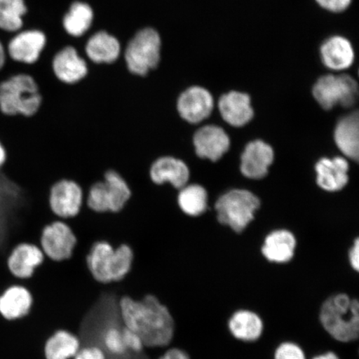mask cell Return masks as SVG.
I'll return each mask as SVG.
<instances>
[{
	"label": "cell",
	"mask_w": 359,
	"mask_h": 359,
	"mask_svg": "<svg viewBox=\"0 0 359 359\" xmlns=\"http://www.w3.org/2000/svg\"><path fill=\"white\" fill-rule=\"evenodd\" d=\"M118 309L124 327L140 336L145 347H164L172 342L173 318L155 296L147 295L140 300L124 296Z\"/></svg>",
	"instance_id": "obj_1"
},
{
	"label": "cell",
	"mask_w": 359,
	"mask_h": 359,
	"mask_svg": "<svg viewBox=\"0 0 359 359\" xmlns=\"http://www.w3.org/2000/svg\"><path fill=\"white\" fill-rule=\"evenodd\" d=\"M133 262L131 247L122 244L114 248L104 241L94 243L86 257L89 276L104 285L123 280L131 273Z\"/></svg>",
	"instance_id": "obj_2"
},
{
	"label": "cell",
	"mask_w": 359,
	"mask_h": 359,
	"mask_svg": "<svg viewBox=\"0 0 359 359\" xmlns=\"http://www.w3.org/2000/svg\"><path fill=\"white\" fill-rule=\"evenodd\" d=\"M320 324L332 338L341 343H350L358 338L359 303L346 294H336L323 303Z\"/></svg>",
	"instance_id": "obj_3"
},
{
	"label": "cell",
	"mask_w": 359,
	"mask_h": 359,
	"mask_svg": "<svg viewBox=\"0 0 359 359\" xmlns=\"http://www.w3.org/2000/svg\"><path fill=\"white\" fill-rule=\"evenodd\" d=\"M43 97L39 84L27 74H18L0 83V111L6 116L29 118L37 114Z\"/></svg>",
	"instance_id": "obj_4"
},
{
	"label": "cell",
	"mask_w": 359,
	"mask_h": 359,
	"mask_svg": "<svg viewBox=\"0 0 359 359\" xmlns=\"http://www.w3.org/2000/svg\"><path fill=\"white\" fill-rule=\"evenodd\" d=\"M313 96L325 110L334 109L338 104L348 109L358 101V85L350 75L327 74L314 83Z\"/></svg>",
	"instance_id": "obj_5"
},
{
	"label": "cell",
	"mask_w": 359,
	"mask_h": 359,
	"mask_svg": "<svg viewBox=\"0 0 359 359\" xmlns=\"http://www.w3.org/2000/svg\"><path fill=\"white\" fill-rule=\"evenodd\" d=\"M259 204L258 197L252 193L245 190H233L223 195L215 204L218 221L241 233L254 219Z\"/></svg>",
	"instance_id": "obj_6"
},
{
	"label": "cell",
	"mask_w": 359,
	"mask_h": 359,
	"mask_svg": "<svg viewBox=\"0 0 359 359\" xmlns=\"http://www.w3.org/2000/svg\"><path fill=\"white\" fill-rule=\"evenodd\" d=\"M161 38L154 29L138 32L131 40L125 53L128 69L133 74L146 76L159 64Z\"/></svg>",
	"instance_id": "obj_7"
},
{
	"label": "cell",
	"mask_w": 359,
	"mask_h": 359,
	"mask_svg": "<svg viewBox=\"0 0 359 359\" xmlns=\"http://www.w3.org/2000/svg\"><path fill=\"white\" fill-rule=\"evenodd\" d=\"M77 238L72 228L62 219L47 224L40 238V248L45 257L62 262L73 257Z\"/></svg>",
	"instance_id": "obj_8"
},
{
	"label": "cell",
	"mask_w": 359,
	"mask_h": 359,
	"mask_svg": "<svg viewBox=\"0 0 359 359\" xmlns=\"http://www.w3.org/2000/svg\"><path fill=\"white\" fill-rule=\"evenodd\" d=\"M213 107L212 93L200 86L184 90L176 101V109L180 118L190 125L199 123L208 118Z\"/></svg>",
	"instance_id": "obj_9"
},
{
	"label": "cell",
	"mask_w": 359,
	"mask_h": 359,
	"mask_svg": "<svg viewBox=\"0 0 359 359\" xmlns=\"http://www.w3.org/2000/svg\"><path fill=\"white\" fill-rule=\"evenodd\" d=\"M83 204V192L77 182L62 179L53 184L49 193V206L64 221L78 215Z\"/></svg>",
	"instance_id": "obj_10"
},
{
	"label": "cell",
	"mask_w": 359,
	"mask_h": 359,
	"mask_svg": "<svg viewBox=\"0 0 359 359\" xmlns=\"http://www.w3.org/2000/svg\"><path fill=\"white\" fill-rule=\"evenodd\" d=\"M149 175L151 182L156 185L168 183L179 191L190 182L191 170L182 159L172 156H163L151 164Z\"/></svg>",
	"instance_id": "obj_11"
},
{
	"label": "cell",
	"mask_w": 359,
	"mask_h": 359,
	"mask_svg": "<svg viewBox=\"0 0 359 359\" xmlns=\"http://www.w3.org/2000/svg\"><path fill=\"white\" fill-rule=\"evenodd\" d=\"M45 255L39 246L21 243L13 249L7 259L8 271L18 280H29L44 262Z\"/></svg>",
	"instance_id": "obj_12"
},
{
	"label": "cell",
	"mask_w": 359,
	"mask_h": 359,
	"mask_svg": "<svg viewBox=\"0 0 359 359\" xmlns=\"http://www.w3.org/2000/svg\"><path fill=\"white\" fill-rule=\"evenodd\" d=\"M192 142L197 156L212 161L221 158L230 147V139L227 134L217 126H205L197 130Z\"/></svg>",
	"instance_id": "obj_13"
},
{
	"label": "cell",
	"mask_w": 359,
	"mask_h": 359,
	"mask_svg": "<svg viewBox=\"0 0 359 359\" xmlns=\"http://www.w3.org/2000/svg\"><path fill=\"white\" fill-rule=\"evenodd\" d=\"M320 58L327 69L340 72L348 69L355 60L351 42L344 36L334 35L321 44Z\"/></svg>",
	"instance_id": "obj_14"
},
{
	"label": "cell",
	"mask_w": 359,
	"mask_h": 359,
	"mask_svg": "<svg viewBox=\"0 0 359 359\" xmlns=\"http://www.w3.org/2000/svg\"><path fill=\"white\" fill-rule=\"evenodd\" d=\"M34 304V296L29 289L13 285L0 295V314L8 321L22 320L29 316Z\"/></svg>",
	"instance_id": "obj_15"
},
{
	"label": "cell",
	"mask_w": 359,
	"mask_h": 359,
	"mask_svg": "<svg viewBox=\"0 0 359 359\" xmlns=\"http://www.w3.org/2000/svg\"><path fill=\"white\" fill-rule=\"evenodd\" d=\"M273 161L271 146L259 140L250 142L241 156V172L250 179H262L266 176Z\"/></svg>",
	"instance_id": "obj_16"
},
{
	"label": "cell",
	"mask_w": 359,
	"mask_h": 359,
	"mask_svg": "<svg viewBox=\"0 0 359 359\" xmlns=\"http://www.w3.org/2000/svg\"><path fill=\"white\" fill-rule=\"evenodd\" d=\"M248 94L231 91L219 98L218 107L222 118L234 127H242L250 122L254 116Z\"/></svg>",
	"instance_id": "obj_17"
},
{
	"label": "cell",
	"mask_w": 359,
	"mask_h": 359,
	"mask_svg": "<svg viewBox=\"0 0 359 359\" xmlns=\"http://www.w3.org/2000/svg\"><path fill=\"white\" fill-rule=\"evenodd\" d=\"M46 43L43 33L37 30L25 31L15 36L8 44V53L13 60L34 64Z\"/></svg>",
	"instance_id": "obj_18"
},
{
	"label": "cell",
	"mask_w": 359,
	"mask_h": 359,
	"mask_svg": "<svg viewBox=\"0 0 359 359\" xmlns=\"http://www.w3.org/2000/svg\"><path fill=\"white\" fill-rule=\"evenodd\" d=\"M56 77L65 84H76L86 77V62L74 48L67 47L57 53L53 62Z\"/></svg>",
	"instance_id": "obj_19"
},
{
	"label": "cell",
	"mask_w": 359,
	"mask_h": 359,
	"mask_svg": "<svg viewBox=\"0 0 359 359\" xmlns=\"http://www.w3.org/2000/svg\"><path fill=\"white\" fill-rule=\"evenodd\" d=\"M317 182L323 189L337 191L347 185L348 163L342 157L324 158L316 164Z\"/></svg>",
	"instance_id": "obj_20"
},
{
	"label": "cell",
	"mask_w": 359,
	"mask_h": 359,
	"mask_svg": "<svg viewBox=\"0 0 359 359\" xmlns=\"http://www.w3.org/2000/svg\"><path fill=\"white\" fill-rule=\"evenodd\" d=\"M228 329L235 339L251 343L262 337L264 323L258 313L248 309H240L229 318Z\"/></svg>",
	"instance_id": "obj_21"
},
{
	"label": "cell",
	"mask_w": 359,
	"mask_h": 359,
	"mask_svg": "<svg viewBox=\"0 0 359 359\" xmlns=\"http://www.w3.org/2000/svg\"><path fill=\"white\" fill-rule=\"evenodd\" d=\"M337 146L348 158L358 161L359 155L358 112L345 116L339 121L334 133Z\"/></svg>",
	"instance_id": "obj_22"
},
{
	"label": "cell",
	"mask_w": 359,
	"mask_h": 359,
	"mask_svg": "<svg viewBox=\"0 0 359 359\" xmlns=\"http://www.w3.org/2000/svg\"><path fill=\"white\" fill-rule=\"evenodd\" d=\"M295 238L287 231H277L266 237L262 247V254L269 262L283 264L294 257Z\"/></svg>",
	"instance_id": "obj_23"
},
{
	"label": "cell",
	"mask_w": 359,
	"mask_h": 359,
	"mask_svg": "<svg viewBox=\"0 0 359 359\" xmlns=\"http://www.w3.org/2000/svg\"><path fill=\"white\" fill-rule=\"evenodd\" d=\"M80 348L81 343L77 336L69 331L60 330L46 341L43 353L46 359H71Z\"/></svg>",
	"instance_id": "obj_24"
},
{
	"label": "cell",
	"mask_w": 359,
	"mask_h": 359,
	"mask_svg": "<svg viewBox=\"0 0 359 359\" xmlns=\"http://www.w3.org/2000/svg\"><path fill=\"white\" fill-rule=\"evenodd\" d=\"M121 48L118 39L106 32L93 35L86 46L88 57L97 64H110L118 60Z\"/></svg>",
	"instance_id": "obj_25"
},
{
	"label": "cell",
	"mask_w": 359,
	"mask_h": 359,
	"mask_svg": "<svg viewBox=\"0 0 359 359\" xmlns=\"http://www.w3.org/2000/svg\"><path fill=\"white\" fill-rule=\"evenodd\" d=\"M177 205L188 217H199L208 208V193L198 184H189L177 191Z\"/></svg>",
	"instance_id": "obj_26"
},
{
	"label": "cell",
	"mask_w": 359,
	"mask_h": 359,
	"mask_svg": "<svg viewBox=\"0 0 359 359\" xmlns=\"http://www.w3.org/2000/svg\"><path fill=\"white\" fill-rule=\"evenodd\" d=\"M105 182L107 198L109 202V212H118L131 198L132 191L126 180L115 170H109L103 176Z\"/></svg>",
	"instance_id": "obj_27"
},
{
	"label": "cell",
	"mask_w": 359,
	"mask_h": 359,
	"mask_svg": "<svg viewBox=\"0 0 359 359\" xmlns=\"http://www.w3.org/2000/svg\"><path fill=\"white\" fill-rule=\"evenodd\" d=\"M93 20V12L87 4L74 3L65 17L64 27L67 33L75 37L84 34Z\"/></svg>",
	"instance_id": "obj_28"
},
{
	"label": "cell",
	"mask_w": 359,
	"mask_h": 359,
	"mask_svg": "<svg viewBox=\"0 0 359 359\" xmlns=\"http://www.w3.org/2000/svg\"><path fill=\"white\" fill-rule=\"evenodd\" d=\"M26 12L24 0H0V29L10 32L19 30Z\"/></svg>",
	"instance_id": "obj_29"
},
{
	"label": "cell",
	"mask_w": 359,
	"mask_h": 359,
	"mask_svg": "<svg viewBox=\"0 0 359 359\" xmlns=\"http://www.w3.org/2000/svg\"><path fill=\"white\" fill-rule=\"evenodd\" d=\"M100 338L106 352L112 355L120 357L128 353L124 344L123 327L114 324L107 325L102 331Z\"/></svg>",
	"instance_id": "obj_30"
},
{
	"label": "cell",
	"mask_w": 359,
	"mask_h": 359,
	"mask_svg": "<svg viewBox=\"0 0 359 359\" xmlns=\"http://www.w3.org/2000/svg\"><path fill=\"white\" fill-rule=\"evenodd\" d=\"M83 203L94 212L106 213L109 212V202L107 198L105 182L103 180L93 183L89 188L87 196L83 198Z\"/></svg>",
	"instance_id": "obj_31"
},
{
	"label": "cell",
	"mask_w": 359,
	"mask_h": 359,
	"mask_svg": "<svg viewBox=\"0 0 359 359\" xmlns=\"http://www.w3.org/2000/svg\"><path fill=\"white\" fill-rule=\"evenodd\" d=\"M275 359H307L302 347L293 342H284L278 346L273 354Z\"/></svg>",
	"instance_id": "obj_32"
},
{
	"label": "cell",
	"mask_w": 359,
	"mask_h": 359,
	"mask_svg": "<svg viewBox=\"0 0 359 359\" xmlns=\"http://www.w3.org/2000/svg\"><path fill=\"white\" fill-rule=\"evenodd\" d=\"M123 336L124 344L128 353H140L144 348L145 345L140 336L124 326L123 327Z\"/></svg>",
	"instance_id": "obj_33"
},
{
	"label": "cell",
	"mask_w": 359,
	"mask_h": 359,
	"mask_svg": "<svg viewBox=\"0 0 359 359\" xmlns=\"http://www.w3.org/2000/svg\"><path fill=\"white\" fill-rule=\"evenodd\" d=\"M353 0H316L324 10L331 13H341L351 6Z\"/></svg>",
	"instance_id": "obj_34"
},
{
	"label": "cell",
	"mask_w": 359,
	"mask_h": 359,
	"mask_svg": "<svg viewBox=\"0 0 359 359\" xmlns=\"http://www.w3.org/2000/svg\"><path fill=\"white\" fill-rule=\"evenodd\" d=\"M74 359H107L106 353L100 346L91 345L85 348H81Z\"/></svg>",
	"instance_id": "obj_35"
},
{
	"label": "cell",
	"mask_w": 359,
	"mask_h": 359,
	"mask_svg": "<svg viewBox=\"0 0 359 359\" xmlns=\"http://www.w3.org/2000/svg\"><path fill=\"white\" fill-rule=\"evenodd\" d=\"M349 262L352 268L357 272L359 271V241L356 239L349 252Z\"/></svg>",
	"instance_id": "obj_36"
},
{
	"label": "cell",
	"mask_w": 359,
	"mask_h": 359,
	"mask_svg": "<svg viewBox=\"0 0 359 359\" xmlns=\"http://www.w3.org/2000/svg\"><path fill=\"white\" fill-rule=\"evenodd\" d=\"M159 359H190V357L182 349L170 348Z\"/></svg>",
	"instance_id": "obj_37"
},
{
	"label": "cell",
	"mask_w": 359,
	"mask_h": 359,
	"mask_svg": "<svg viewBox=\"0 0 359 359\" xmlns=\"http://www.w3.org/2000/svg\"><path fill=\"white\" fill-rule=\"evenodd\" d=\"M312 359H340L334 352H327L313 357Z\"/></svg>",
	"instance_id": "obj_38"
},
{
	"label": "cell",
	"mask_w": 359,
	"mask_h": 359,
	"mask_svg": "<svg viewBox=\"0 0 359 359\" xmlns=\"http://www.w3.org/2000/svg\"><path fill=\"white\" fill-rule=\"evenodd\" d=\"M7 158V154L6 148L4 147L1 142H0V168H2V165L6 163Z\"/></svg>",
	"instance_id": "obj_39"
},
{
	"label": "cell",
	"mask_w": 359,
	"mask_h": 359,
	"mask_svg": "<svg viewBox=\"0 0 359 359\" xmlns=\"http://www.w3.org/2000/svg\"><path fill=\"white\" fill-rule=\"evenodd\" d=\"M4 61H6V53H4V49L3 48V45L0 43V69H2Z\"/></svg>",
	"instance_id": "obj_40"
}]
</instances>
